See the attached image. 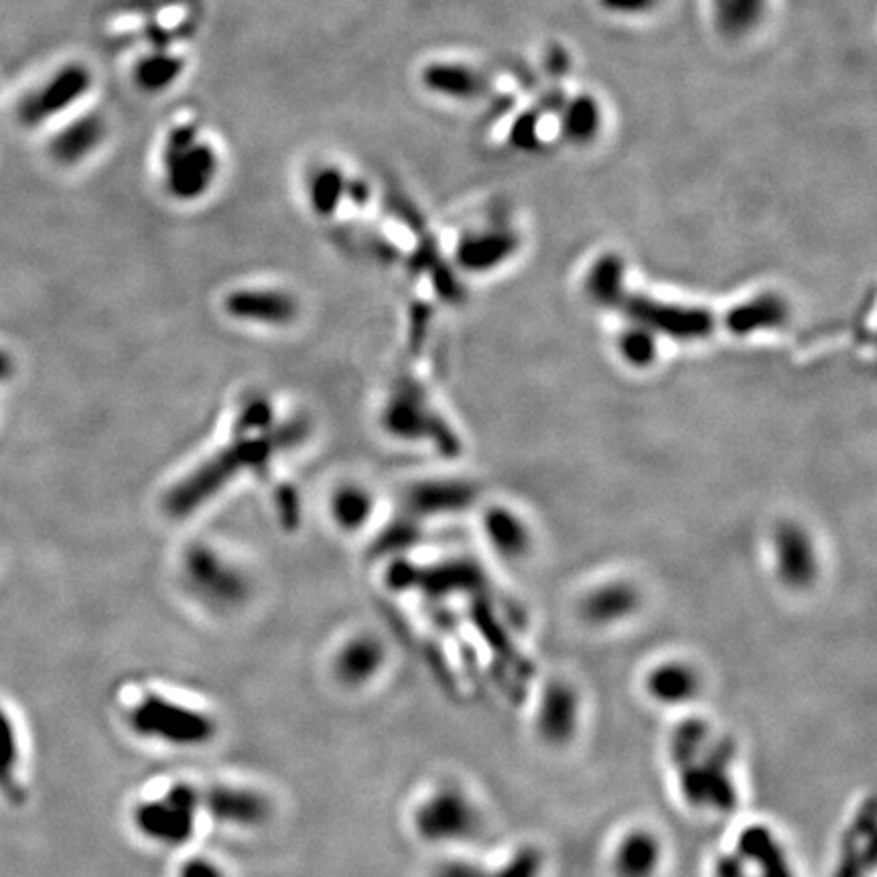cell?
Segmentation results:
<instances>
[{
	"mask_svg": "<svg viewBox=\"0 0 877 877\" xmlns=\"http://www.w3.org/2000/svg\"><path fill=\"white\" fill-rule=\"evenodd\" d=\"M681 800L697 815H727L739 802L735 746L707 719H683L668 739Z\"/></svg>",
	"mask_w": 877,
	"mask_h": 877,
	"instance_id": "obj_1",
	"label": "cell"
},
{
	"mask_svg": "<svg viewBox=\"0 0 877 877\" xmlns=\"http://www.w3.org/2000/svg\"><path fill=\"white\" fill-rule=\"evenodd\" d=\"M128 729L143 739L175 750H197L218 735L216 719L183 701L147 693L126 711Z\"/></svg>",
	"mask_w": 877,
	"mask_h": 877,
	"instance_id": "obj_2",
	"label": "cell"
},
{
	"mask_svg": "<svg viewBox=\"0 0 877 877\" xmlns=\"http://www.w3.org/2000/svg\"><path fill=\"white\" fill-rule=\"evenodd\" d=\"M415 835L433 847L474 841L484 829V811L463 784L445 780L427 790L413 808Z\"/></svg>",
	"mask_w": 877,
	"mask_h": 877,
	"instance_id": "obj_3",
	"label": "cell"
},
{
	"mask_svg": "<svg viewBox=\"0 0 877 877\" xmlns=\"http://www.w3.org/2000/svg\"><path fill=\"white\" fill-rule=\"evenodd\" d=\"M179 579L189 597L214 614H232L252 597L250 575L210 545H191L181 557Z\"/></svg>",
	"mask_w": 877,
	"mask_h": 877,
	"instance_id": "obj_4",
	"label": "cell"
},
{
	"mask_svg": "<svg viewBox=\"0 0 877 877\" xmlns=\"http://www.w3.org/2000/svg\"><path fill=\"white\" fill-rule=\"evenodd\" d=\"M713 877H798L780 833L766 823L741 827L713 857Z\"/></svg>",
	"mask_w": 877,
	"mask_h": 877,
	"instance_id": "obj_5",
	"label": "cell"
},
{
	"mask_svg": "<svg viewBox=\"0 0 877 877\" xmlns=\"http://www.w3.org/2000/svg\"><path fill=\"white\" fill-rule=\"evenodd\" d=\"M199 815V786L175 782L161 794L149 796L134 806L132 825L145 841L179 849L195 837Z\"/></svg>",
	"mask_w": 877,
	"mask_h": 877,
	"instance_id": "obj_6",
	"label": "cell"
},
{
	"mask_svg": "<svg viewBox=\"0 0 877 877\" xmlns=\"http://www.w3.org/2000/svg\"><path fill=\"white\" fill-rule=\"evenodd\" d=\"M770 565L778 585L790 593L811 591L823 575L815 534L796 520H782L770 532Z\"/></svg>",
	"mask_w": 877,
	"mask_h": 877,
	"instance_id": "obj_7",
	"label": "cell"
},
{
	"mask_svg": "<svg viewBox=\"0 0 877 877\" xmlns=\"http://www.w3.org/2000/svg\"><path fill=\"white\" fill-rule=\"evenodd\" d=\"M163 165L173 197L197 199L212 185L218 157L210 145L197 141L195 126H177L167 139Z\"/></svg>",
	"mask_w": 877,
	"mask_h": 877,
	"instance_id": "obj_8",
	"label": "cell"
},
{
	"mask_svg": "<svg viewBox=\"0 0 877 877\" xmlns=\"http://www.w3.org/2000/svg\"><path fill=\"white\" fill-rule=\"evenodd\" d=\"M620 307H624L628 321L644 325L660 340L664 337L677 342L705 340L715 327V317L707 309L685 303L628 295Z\"/></svg>",
	"mask_w": 877,
	"mask_h": 877,
	"instance_id": "obj_9",
	"label": "cell"
},
{
	"mask_svg": "<svg viewBox=\"0 0 877 877\" xmlns=\"http://www.w3.org/2000/svg\"><path fill=\"white\" fill-rule=\"evenodd\" d=\"M199 808L212 821L234 829H258L273 817V802L252 786L216 782L199 788Z\"/></svg>",
	"mask_w": 877,
	"mask_h": 877,
	"instance_id": "obj_10",
	"label": "cell"
},
{
	"mask_svg": "<svg viewBox=\"0 0 877 877\" xmlns=\"http://www.w3.org/2000/svg\"><path fill=\"white\" fill-rule=\"evenodd\" d=\"M583 723V699L569 681H551L536 699L532 727L549 748H565L577 737Z\"/></svg>",
	"mask_w": 877,
	"mask_h": 877,
	"instance_id": "obj_11",
	"label": "cell"
},
{
	"mask_svg": "<svg viewBox=\"0 0 877 877\" xmlns=\"http://www.w3.org/2000/svg\"><path fill=\"white\" fill-rule=\"evenodd\" d=\"M701 668L683 656H668L650 664L642 677L646 699L662 709H687L703 693Z\"/></svg>",
	"mask_w": 877,
	"mask_h": 877,
	"instance_id": "obj_12",
	"label": "cell"
},
{
	"mask_svg": "<svg viewBox=\"0 0 877 877\" xmlns=\"http://www.w3.org/2000/svg\"><path fill=\"white\" fill-rule=\"evenodd\" d=\"M642 601V591L632 581H603L581 597L579 616L591 628H616L638 616Z\"/></svg>",
	"mask_w": 877,
	"mask_h": 877,
	"instance_id": "obj_13",
	"label": "cell"
},
{
	"mask_svg": "<svg viewBox=\"0 0 877 877\" xmlns=\"http://www.w3.org/2000/svg\"><path fill=\"white\" fill-rule=\"evenodd\" d=\"M388 660L386 644L372 632L350 636L331 660L333 679L346 689H362L380 677Z\"/></svg>",
	"mask_w": 877,
	"mask_h": 877,
	"instance_id": "obj_14",
	"label": "cell"
},
{
	"mask_svg": "<svg viewBox=\"0 0 877 877\" xmlns=\"http://www.w3.org/2000/svg\"><path fill=\"white\" fill-rule=\"evenodd\" d=\"M614 877H656L666 861V845L652 827H630L610 847Z\"/></svg>",
	"mask_w": 877,
	"mask_h": 877,
	"instance_id": "obj_15",
	"label": "cell"
},
{
	"mask_svg": "<svg viewBox=\"0 0 877 877\" xmlns=\"http://www.w3.org/2000/svg\"><path fill=\"white\" fill-rule=\"evenodd\" d=\"M482 532L490 551L506 563L524 561L536 545L530 522L510 506L488 508L482 518Z\"/></svg>",
	"mask_w": 877,
	"mask_h": 877,
	"instance_id": "obj_16",
	"label": "cell"
},
{
	"mask_svg": "<svg viewBox=\"0 0 877 877\" xmlns=\"http://www.w3.org/2000/svg\"><path fill=\"white\" fill-rule=\"evenodd\" d=\"M520 248L518 232L506 224H488L471 230L459 242V262L474 273H490L506 264Z\"/></svg>",
	"mask_w": 877,
	"mask_h": 877,
	"instance_id": "obj_17",
	"label": "cell"
},
{
	"mask_svg": "<svg viewBox=\"0 0 877 877\" xmlns=\"http://www.w3.org/2000/svg\"><path fill=\"white\" fill-rule=\"evenodd\" d=\"M90 72L82 65H70L61 70L43 90L29 96L21 104V120L27 124H39L63 108L72 106L90 88Z\"/></svg>",
	"mask_w": 877,
	"mask_h": 877,
	"instance_id": "obj_18",
	"label": "cell"
},
{
	"mask_svg": "<svg viewBox=\"0 0 877 877\" xmlns=\"http://www.w3.org/2000/svg\"><path fill=\"white\" fill-rule=\"evenodd\" d=\"M790 319V305L778 293H760L735 305L725 317V329L737 337L770 333Z\"/></svg>",
	"mask_w": 877,
	"mask_h": 877,
	"instance_id": "obj_19",
	"label": "cell"
},
{
	"mask_svg": "<svg viewBox=\"0 0 877 877\" xmlns=\"http://www.w3.org/2000/svg\"><path fill=\"white\" fill-rule=\"evenodd\" d=\"M230 313L240 319L260 323H289L297 313V303L283 291L246 289L228 301Z\"/></svg>",
	"mask_w": 877,
	"mask_h": 877,
	"instance_id": "obj_20",
	"label": "cell"
},
{
	"mask_svg": "<svg viewBox=\"0 0 877 877\" xmlns=\"http://www.w3.org/2000/svg\"><path fill=\"white\" fill-rule=\"evenodd\" d=\"M543 857L536 851H518L500 867H484L480 863L449 861L437 867L433 877H541Z\"/></svg>",
	"mask_w": 877,
	"mask_h": 877,
	"instance_id": "obj_21",
	"label": "cell"
},
{
	"mask_svg": "<svg viewBox=\"0 0 877 877\" xmlns=\"http://www.w3.org/2000/svg\"><path fill=\"white\" fill-rule=\"evenodd\" d=\"M104 139V122L98 116H88L67 126L51 145V155L63 163L74 165L88 157Z\"/></svg>",
	"mask_w": 877,
	"mask_h": 877,
	"instance_id": "obj_22",
	"label": "cell"
},
{
	"mask_svg": "<svg viewBox=\"0 0 877 877\" xmlns=\"http://www.w3.org/2000/svg\"><path fill=\"white\" fill-rule=\"evenodd\" d=\"M585 291L597 305H605V307L622 305L624 299L628 297L624 262L616 256L599 258L589 268L585 279Z\"/></svg>",
	"mask_w": 877,
	"mask_h": 877,
	"instance_id": "obj_23",
	"label": "cell"
},
{
	"mask_svg": "<svg viewBox=\"0 0 877 877\" xmlns=\"http://www.w3.org/2000/svg\"><path fill=\"white\" fill-rule=\"evenodd\" d=\"M660 337L656 333H652L650 329H646L640 323L628 321V327L620 331L618 340H616V348H618V356L624 364H628L630 368L642 370L652 366L658 356H660Z\"/></svg>",
	"mask_w": 877,
	"mask_h": 877,
	"instance_id": "obj_24",
	"label": "cell"
},
{
	"mask_svg": "<svg viewBox=\"0 0 877 877\" xmlns=\"http://www.w3.org/2000/svg\"><path fill=\"white\" fill-rule=\"evenodd\" d=\"M372 498L366 490L356 486H348L337 492L331 500V514L335 524L344 530L362 528L372 514Z\"/></svg>",
	"mask_w": 877,
	"mask_h": 877,
	"instance_id": "obj_25",
	"label": "cell"
},
{
	"mask_svg": "<svg viewBox=\"0 0 877 877\" xmlns=\"http://www.w3.org/2000/svg\"><path fill=\"white\" fill-rule=\"evenodd\" d=\"M17 766H19V739L15 725L7 711L0 707V788L11 798L21 796L17 784Z\"/></svg>",
	"mask_w": 877,
	"mask_h": 877,
	"instance_id": "obj_26",
	"label": "cell"
},
{
	"mask_svg": "<svg viewBox=\"0 0 877 877\" xmlns=\"http://www.w3.org/2000/svg\"><path fill=\"white\" fill-rule=\"evenodd\" d=\"M425 84L427 88L455 96V98H469L474 96L480 88V82L476 74H471L465 67H453V65H433L425 72Z\"/></svg>",
	"mask_w": 877,
	"mask_h": 877,
	"instance_id": "obj_27",
	"label": "cell"
},
{
	"mask_svg": "<svg viewBox=\"0 0 877 877\" xmlns=\"http://www.w3.org/2000/svg\"><path fill=\"white\" fill-rule=\"evenodd\" d=\"M183 70V61L169 57V55H153L143 59L137 65V72H134V78H137V84L147 90V92H159L169 88L181 74Z\"/></svg>",
	"mask_w": 877,
	"mask_h": 877,
	"instance_id": "obj_28",
	"label": "cell"
},
{
	"mask_svg": "<svg viewBox=\"0 0 877 877\" xmlns=\"http://www.w3.org/2000/svg\"><path fill=\"white\" fill-rule=\"evenodd\" d=\"M313 199L319 210H329L335 197L344 189V175L337 173L335 169H323L313 177Z\"/></svg>",
	"mask_w": 877,
	"mask_h": 877,
	"instance_id": "obj_29",
	"label": "cell"
},
{
	"mask_svg": "<svg viewBox=\"0 0 877 877\" xmlns=\"http://www.w3.org/2000/svg\"><path fill=\"white\" fill-rule=\"evenodd\" d=\"M597 114L589 102L577 104L573 114L567 118V132L575 141H589L595 134Z\"/></svg>",
	"mask_w": 877,
	"mask_h": 877,
	"instance_id": "obj_30",
	"label": "cell"
},
{
	"mask_svg": "<svg viewBox=\"0 0 877 877\" xmlns=\"http://www.w3.org/2000/svg\"><path fill=\"white\" fill-rule=\"evenodd\" d=\"M177 877H228V875L216 859L206 855H191L179 865Z\"/></svg>",
	"mask_w": 877,
	"mask_h": 877,
	"instance_id": "obj_31",
	"label": "cell"
},
{
	"mask_svg": "<svg viewBox=\"0 0 877 877\" xmlns=\"http://www.w3.org/2000/svg\"><path fill=\"white\" fill-rule=\"evenodd\" d=\"M605 3L616 9H640L648 5V0H605Z\"/></svg>",
	"mask_w": 877,
	"mask_h": 877,
	"instance_id": "obj_32",
	"label": "cell"
}]
</instances>
